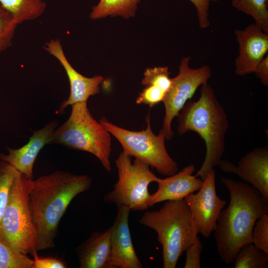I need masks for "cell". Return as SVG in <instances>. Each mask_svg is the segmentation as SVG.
Listing matches in <instances>:
<instances>
[{
    "label": "cell",
    "instance_id": "6da1fadb",
    "mask_svg": "<svg viewBox=\"0 0 268 268\" xmlns=\"http://www.w3.org/2000/svg\"><path fill=\"white\" fill-rule=\"evenodd\" d=\"M91 184L86 175L61 170L30 181L28 205L37 233V252L55 246L59 225L67 207Z\"/></svg>",
    "mask_w": 268,
    "mask_h": 268
},
{
    "label": "cell",
    "instance_id": "7a4b0ae2",
    "mask_svg": "<svg viewBox=\"0 0 268 268\" xmlns=\"http://www.w3.org/2000/svg\"><path fill=\"white\" fill-rule=\"evenodd\" d=\"M220 180L228 189L230 201L220 213L214 236L220 258L229 265L243 245L252 243L256 222L268 214V199L246 182L225 177Z\"/></svg>",
    "mask_w": 268,
    "mask_h": 268
},
{
    "label": "cell",
    "instance_id": "3957f363",
    "mask_svg": "<svg viewBox=\"0 0 268 268\" xmlns=\"http://www.w3.org/2000/svg\"><path fill=\"white\" fill-rule=\"evenodd\" d=\"M176 117L179 134L193 131L204 141L205 158L195 175L203 181L210 170L218 166L223 155L229 128L227 114L207 82L201 86L199 99L196 101L188 100Z\"/></svg>",
    "mask_w": 268,
    "mask_h": 268
},
{
    "label": "cell",
    "instance_id": "277c9868",
    "mask_svg": "<svg viewBox=\"0 0 268 268\" xmlns=\"http://www.w3.org/2000/svg\"><path fill=\"white\" fill-rule=\"evenodd\" d=\"M165 201L159 209L146 211L139 222L156 232L162 248L163 268H175L198 233L185 199Z\"/></svg>",
    "mask_w": 268,
    "mask_h": 268
},
{
    "label": "cell",
    "instance_id": "5b68a950",
    "mask_svg": "<svg viewBox=\"0 0 268 268\" xmlns=\"http://www.w3.org/2000/svg\"><path fill=\"white\" fill-rule=\"evenodd\" d=\"M110 133L91 115L87 102L71 105L68 119L53 132L51 143L89 152L99 160L105 169L112 170Z\"/></svg>",
    "mask_w": 268,
    "mask_h": 268
},
{
    "label": "cell",
    "instance_id": "8992f818",
    "mask_svg": "<svg viewBox=\"0 0 268 268\" xmlns=\"http://www.w3.org/2000/svg\"><path fill=\"white\" fill-rule=\"evenodd\" d=\"M30 181L17 171L1 221L0 239L13 251L33 257L37 254V233L28 205Z\"/></svg>",
    "mask_w": 268,
    "mask_h": 268
},
{
    "label": "cell",
    "instance_id": "52a82bcc",
    "mask_svg": "<svg viewBox=\"0 0 268 268\" xmlns=\"http://www.w3.org/2000/svg\"><path fill=\"white\" fill-rule=\"evenodd\" d=\"M145 121L146 128L139 131L120 127L104 117L99 122L119 141L123 151L146 163L161 175L168 177L175 174L178 170V164L166 149L164 135L153 132L150 113Z\"/></svg>",
    "mask_w": 268,
    "mask_h": 268
},
{
    "label": "cell",
    "instance_id": "ba28073f",
    "mask_svg": "<svg viewBox=\"0 0 268 268\" xmlns=\"http://www.w3.org/2000/svg\"><path fill=\"white\" fill-rule=\"evenodd\" d=\"M132 158L123 151L119 154L115 160L118 181L104 200L117 207L125 206L131 210H146L149 207L150 195L148 186L156 183L159 178L150 170L148 164L135 158L133 161Z\"/></svg>",
    "mask_w": 268,
    "mask_h": 268
},
{
    "label": "cell",
    "instance_id": "9c48e42d",
    "mask_svg": "<svg viewBox=\"0 0 268 268\" xmlns=\"http://www.w3.org/2000/svg\"><path fill=\"white\" fill-rule=\"evenodd\" d=\"M191 57H183L179 66V72L171 78V85L163 101L165 115L162 128V133L167 140L171 139L174 135L171 126L187 102L191 99L197 89L207 83L211 76V70L208 66L192 68L189 66Z\"/></svg>",
    "mask_w": 268,
    "mask_h": 268
},
{
    "label": "cell",
    "instance_id": "30bf717a",
    "mask_svg": "<svg viewBox=\"0 0 268 268\" xmlns=\"http://www.w3.org/2000/svg\"><path fill=\"white\" fill-rule=\"evenodd\" d=\"M215 179V170L212 169L198 192L191 193L184 198L191 210L198 234L205 238L215 230L220 213L227 203L216 194Z\"/></svg>",
    "mask_w": 268,
    "mask_h": 268
},
{
    "label": "cell",
    "instance_id": "8fae6325",
    "mask_svg": "<svg viewBox=\"0 0 268 268\" xmlns=\"http://www.w3.org/2000/svg\"><path fill=\"white\" fill-rule=\"evenodd\" d=\"M44 48L59 61L67 73L69 82V96L60 105L57 111V114L62 113L68 105L87 102L90 96L100 93V85L104 77L100 75L86 77L76 71L67 60L59 39H52L46 42Z\"/></svg>",
    "mask_w": 268,
    "mask_h": 268
},
{
    "label": "cell",
    "instance_id": "7c38bea8",
    "mask_svg": "<svg viewBox=\"0 0 268 268\" xmlns=\"http://www.w3.org/2000/svg\"><path fill=\"white\" fill-rule=\"evenodd\" d=\"M234 33L239 52L235 60V72L241 76L253 73L267 55L268 33L254 23L244 29H236Z\"/></svg>",
    "mask_w": 268,
    "mask_h": 268
},
{
    "label": "cell",
    "instance_id": "4fadbf2b",
    "mask_svg": "<svg viewBox=\"0 0 268 268\" xmlns=\"http://www.w3.org/2000/svg\"><path fill=\"white\" fill-rule=\"evenodd\" d=\"M223 172L233 173L250 184L268 199V147L256 148L245 154L237 165L221 159L218 165Z\"/></svg>",
    "mask_w": 268,
    "mask_h": 268
},
{
    "label": "cell",
    "instance_id": "5bb4252c",
    "mask_svg": "<svg viewBox=\"0 0 268 268\" xmlns=\"http://www.w3.org/2000/svg\"><path fill=\"white\" fill-rule=\"evenodd\" d=\"M131 210L125 206L118 207L115 220L110 227V268H142L131 238L129 225V216Z\"/></svg>",
    "mask_w": 268,
    "mask_h": 268
},
{
    "label": "cell",
    "instance_id": "9a60e30c",
    "mask_svg": "<svg viewBox=\"0 0 268 268\" xmlns=\"http://www.w3.org/2000/svg\"><path fill=\"white\" fill-rule=\"evenodd\" d=\"M58 125L55 120L50 122L43 128L35 131L28 142L22 147L17 149L6 147L7 153H0V160L10 164L29 180H33L36 159L45 145L51 143Z\"/></svg>",
    "mask_w": 268,
    "mask_h": 268
},
{
    "label": "cell",
    "instance_id": "2e32d148",
    "mask_svg": "<svg viewBox=\"0 0 268 268\" xmlns=\"http://www.w3.org/2000/svg\"><path fill=\"white\" fill-rule=\"evenodd\" d=\"M195 171L194 164H190L181 171L156 182L157 189L150 194L149 205L166 201L181 200L191 193L200 189L203 180L193 175Z\"/></svg>",
    "mask_w": 268,
    "mask_h": 268
},
{
    "label": "cell",
    "instance_id": "e0dca14e",
    "mask_svg": "<svg viewBox=\"0 0 268 268\" xmlns=\"http://www.w3.org/2000/svg\"><path fill=\"white\" fill-rule=\"evenodd\" d=\"M111 229L94 232L76 249L80 268H110Z\"/></svg>",
    "mask_w": 268,
    "mask_h": 268
},
{
    "label": "cell",
    "instance_id": "ac0fdd59",
    "mask_svg": "<svg viewBox=\"0 0 268 268\" xmlns=\"http://www.w3.org/2000/svg\"><path fill=\"white\" fill-rule=\"evenodd\" d=\"M141 0H100L92 8L89 17L97 20L107 16H121L125 19L134 17Z\"/></svg>",
    "mask_w": 268,
    "mask_h": 268
},
{
    "label": "cell",
    "instance_id": "d6986e66",
    "mask_svg": "<svg viewBox=\"0 0 268 268\" xmlns=\"http://www.w3.org/2000/svg\"><path fill=\"white\" fill-rule=\"evenodd\" d=\"M0 4L11 14L18 24L39 18L46 8L44 0H0Z\"/></svg>",
    "mask_w": 268,
    "mask_h": 268
},
{
    "label": "cell",
    "instance_id": "ffe728a7",
    "mask_svg": "<svg viewBox=\"0 0 268 268\" xmlns=\"http://www.w3.org/2000/svg\"><path fill=\"white\" fill-rule=\"evenodd\" d=\"M232 6L250 16L254 23L268 33V0H231Z\"/></svg>",
    "mask_w": 268,
    "mask_h": 268
},
{
    "label": "cell",
    "instance_id": "44dd1931",
    "mask_svg": "<svg viewBox=\"0 0 268 268\" xmlns=\"http://www.w3.org/2000/svg\"><path fill=\"white\" fill-rule=\"evenodd\" d=\"M268 260V253L249 243L241 247L233 263L235 268H266Z\"/></svg>",
    "mask_w": 268,
    "mask_h": 268
},
{
    "label": "cell",
    "instance_id": "7402d4cb",
    "mask_svg": "<svg viewBox=\"0 0 268 268\" xmlns=\"http://www.w3.org/2000/svg\"><path fill=\"white\" fill-rule=\"evenodd\" d=\"M34 260L12 250L0 239V268H32Z\"/></svg>",
    "mask_w": 268,
    "mask_h": 268
},
{
    "label": "cell",
    "instance_id": "603a6c76",
    "mask_svg": "<svg viewBox=\"0 0 268 268\" xmlns=\"http://www.w3.org/2000/svg\"><path fill=\"white\" fill-rule=\"evenodd\" d=\"M17 171L7 162L0 160V225L10 188Z\"/></svg>",
    "mask_w": 268,
    "mask_h": 268
},
{
    "label": "cell",
    "instance_id": "cb8c5ba5",
    "mask_svg": "<svg viewBox=\"0 0 268 268\" xmlns=\"http://www.w3.org/2000/svg\"><path fill=\"white\" fill-rule=\"evenodd\" d=\"M17 25L11 14L0 4V54L11 45Z\"/></svg>",
    "mask_w": 268,
    "mask_h": 268
},
{
    "label": "cell",
    "instance_id": "d4e9b609",
    "mask_svg": "<svg viewBox=\"0 0 268 268\" xmlns=\"http://www.w3.org/2000/svg\"><path fill=\"white\" fill-rule=\"evenodd\" d=\"M170 74L167 67L147 68L144 72V77L141 83L145 86H157L167 92L172 82Z\"/></svg>",
    "mask_w": 268,
    "mask_h": 268
},
{
    "label": "cell",
    "instance_id": "484cf974",
    "mask_svg": "<svg viewBox=\"0 0 268 268\" xmlns=\"http://www.w3.org/2000/svg\"><path fill=\"white\" fill-rule=\"evenodd\" d=\"M252 243L268 254V214H265L255 223L252 233Z\"/></svg>",
    "mask_w": 268,
    "mask_h": 268
},
{
    "label": "cell",
    "instance_id": "4316f807",
    "mask_svg": "<svg viewBox=\"0 0 268 268\" xmlns=\"http://www.w3.org/2000/svg\"><path fill=\"white\" fill-rule=\"evenodd\" d=\"M166 92L161 88L154 85H149L139 93L136 99L137 104L147 105L152 107L161 102H163Z\"/></svg>",
    "mask_w": 268,
    "mask_h": 268
},
{
    "label": "cell",
    "instance_id": "83f0119b",
    "mask_svg": "<svg viewBox=\"0 0 268 268\" xmlns=\"http://www.w3.org/2000/svg\"><path fill=\"white\" fill-rule=\"evenodd\" d=\"M203 250L202 243L198 236L196 241L189 246L186 252L184 268H200L201 256Z\"/></svg>",
    "mask_w": 268,
    "mask_h": 268
},
{
    "label": "cell",
    "instance_id": "f1b7e54d",
    "mask_svg": "<svg viewBox=\"0 0 268 268\" xmlns=\"http://www.w3.org/2000/svg\"><path fill=\"white\" fill-rule=\"evenodd\" d=\"M196 8L198 24L201 29L209 27L210 22L208 19L210 4L212 2H217L219 0H189Z\"/></svg>",
    "mask_w": 268,
    "mask_h": 268
},
{
    "label": "cell",
    "instance_id": "f546056e",
    "mask_svg": "<svg viewBox=\"0 0 268 268\" xmlns=\"http://www.w3.org/2000/svg\"><path fill=\"white\" fill-rule=\"evenodd\" d=\"M32 268H66V264L63 261L54 257H40L36 254L33 256Z\"/></svg>",
    "mask_w": 268,
    "mask_h": 268
},
{
    "label": "cell",
    "instance_id": "4dcf8cb0",
    "mask_svg": "<svg viewBox=\"0 0 268 268\" xmlns=\"http://www.w3.org/2000/svg\"><path fill=\"white\" fill-rule=\"evenodd\" d=\"M260 80L262 84L268 85V56L265 58L258 65L254 72Z\"/></svg>",
    "mask_w": 268,
    "mask_h": 268
}]
</instances>
